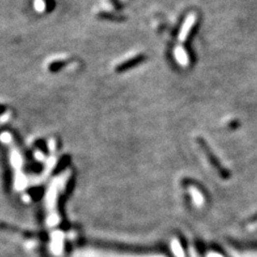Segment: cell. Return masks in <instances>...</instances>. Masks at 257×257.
<instances>
[]
</instances>
